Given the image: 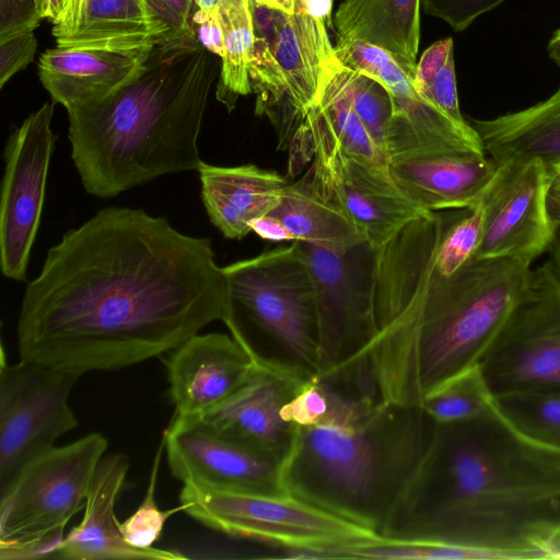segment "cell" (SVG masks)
<instances>
[{"label":"cell","mask_w":560,"mask_h":560,"mask_svg":"<svg viewBox=\"0 0 560 560\" xmlns=\"http://www.w3.org/2000/svg\"><path fill=\"white\" fill-rule=\"evenodd\" d=\"M215 320L235 318L211 241L109 207L47 252L22 299L18 350L82 376L173 351Z\"/></svg>","instance_id":"cell-1"},{"label":"cell","mask_w":560,"mask_h":560,"mask_svg":"<svg viewBox=\"0 0 560 560\" xmlns=\"http://www.w3.org/2000/svg\"><path fill=\"white\" fill-rule=\"evenodd\" d=\"M443 211L421 215L376 250L375 332L334 373L365 371L378 400L420 408L448 380L478 365L527 294L532 265L472 259L452 275L434 262Z\"/></svg>","instance_id":"cell-2"},{"label":"cell","mask_w":560,"mask_h":560,"mask_svg":"<svg viewBox=\"0 0 560 560\" xmlns=\"http://www.w3.org/2000/svg\"><path fill=\"white\" fill-rule=\"evenodd\" d=\"M559 530L560 452L521 433L493 401L471 419L433 422L380 536L548 559Z\"/></svg>","instance_id":"cell-3"},{"label":"cell","mask_w":560,"mask_h":560,"mask_svg":"<svg viewBox=\"0 0 560 560\" xmlns=\"http://www.w3.org/2000/svg\"><path fill=\"white\" fill-rule=\"evenodd\" d=\"M212 55L196 34L164 37L119 90L67 109L71 159L89 194L110 198L164 174L198 171Z\"/></svg>","instance_id":"cell-4"},{"label":"cell","mask_w":560,"mask_h":560,"mask_svg":"<svg viewBox=\"0 0 560 560\" xmlns=\"http://www.w3.org/2000/svg\"><path fill=\"white\" fill-rule=\"evenodd\" d=\"M330 385L328 413L294 429L283 462L285 488L293 498L380 535L433 421L421 408Z\"/></svg>","instance_id":"cell-5"},{"label":"cell","mask_w":560,"mask_h":560,"mask_svg":"<svg viewBox=\"0 0 560 560\" xmlns=\"http://www.w3.org/2000/svg\"><path fill=\"white\" fill-rule=\"evenodd\" d=\"M179 505L205 526L271 547L281 559H332L336 547L380 537L292 495L185 482Z\"/></svg>","instance_id":"cell-6"},{"label":"cell","mask_w":560,"mask_h":560,"mask_svg":"<svg viewBox=\"0 0 560 560\" xmlns=\"http://www.w3.org/2000/svg\"><path fill=\"white\" fill-rule=\"evenodd\" d=\"M234 315L272 337L292 362L315 372L314 285L295 242L222 267Z\"/></svg>","instance_id":"cell-7"},{"label":"cell","mask_w":560,"mask_h":560,"mask_svg":"<svg viewBox=\"0 0 560 560\" xmlns=\"http://www.w3.org/2000/svg\"><path fill=\"white\" fill-rule=\"evenodd\" d=\"M107 440L92 432L27 463L0 494V547L61 537L84 509Z\"/></svg>","instance_id":"cell-8"},{"label":"cell","mask_w":560,"mask_h":560,"mask_svg":"<svg viewBox=\"0 0 560 560\" xmlns=\"http://www.w3.org/2000/svg\"><path fill=\"white\" fill-rule=\"evenodd\" d=\"M478 366L493 396L560 394V275L547 259Z\"/></svg>","instance_id":"cell-9"},{"label":"cell","mask_w":560,"mask_h":560,"mask_svg":"<svg viewBox=\"0 0 560 560\" xmlns=\"http://www.w3.org/2000/svg\"><path fill=\"white\" fill-rule=\"evenodd\" d=\"M308 267L316 311V376L328 377L375 332L376 250L362 242L338 252L295 242Z\"/></svg>","instance_id":"cell-10"},{"label":"cell","mask_w":560,"mask_h":560,"mask_svg":"<svg viewBox=\"0 0 560 560\" xmlns=\"http://www.w3.org/2000/svg\"><path fill=\"white\" fill-rule=\"evenodd\" d=\"M81 376L20 359L0 369V494L23 467L55 446L78 420L69 405Z\"/></svg>","instance_id":"cell-11"},{"label":"cell","mask_w":560,"mask_h":560,"mask_svg":"<svg viewBox=\"0 0 560 560\" xmlns=\"http://www.w3.org/2000/svg\"><path fill=\"white\" fill-rule=\"evenodd\" d=\"M295 136L311 144L308 170L320 194L348 215L373 247H381L407 223L430 212L411 202L390 175L349 155L317 106L307 113Z\"/></svg>","instance_id":"cell-12"},{"label":"cell","mask_w":560,"mask_h":560,"mask_svg":"<svg viewBox=\"0 0 560 560\" xmlns=\"http://www.w3.org/2000/svg\"><path fill=\"white\" fill-rule=\"evenodd\" d=\"M54 104L46 102L7 141L0 201V265L4 277L24 281L40 222L56 136Z\"/></svg>","instance_id":"cell-13"},{"label":"cell","mask_w":560,"mask_h":560,"mask_svg":"<svg viewBox=\"0 0 560 560\" xmlns=\"http://www.w3.org/2000/svg\"><path fill=\"white\" fill-rule=\"evenodd\" d=\"M335 54L343 67L382 82L392 96L394 116L386 140L388 162L430 153L487 154L475 129L458 126L427 102L385 49L360 39H338Z\"/></svg>","instance_id":"cell-14"},{"label":"cell","mask_w":560,"mask_h":560,"mask_svg":"<svg viewBox=\"0 0 560 560\" xmlns=\"http://www.w3.org/2000/svg\"><path fill=\"white\" fill-rule=\"evenodd\" d=\"M552 180L538 159L500 163L483 194V235L474 259L514 258L532 265L548 252L560 230L547 206Z\"/></svg>","instance_id":"cell-15"},{"label":"cell","mask_w":560,"mask_h":560,"mask_svg":"<svg viewBox=\"0 0 560 560\" xmlns=\"http://www.w3.org/2000/svg\"><path fill=\"white\" fill-rule=\"evenodd\" d=\"M313 374L294 362L258 353L246 382L201 419L223 436L284 462L295 427L282 419L281 410Z\"/></svg>","instance_id":"cell-16"},{"label":"cell","mask_w":560,"mask_h":560,"mask_svg":"<svg viewBox=\"0 0 560 560\" xmlns=\"http://www.w3.org/2000/svg\"><path fill=\"white\" fill-rule=\"evenodd\" d=\"M163 440L172 475L183 483L290 495L283 462L223 436L202 419L174 417Z\"/></svg>","instance_id":"cell-17"},{"label":"cell","mask_w":560,"mask_h":560,"mask_svg":"<svg viewBox=\"0 0 560 560\" xmlns=\"http://www.w3.org/2000/svg\"><path fill=\"white\" fill-rule=\"evenodd\" d=\"M229 329L232 336L198 332L172 351L165 365L175 418H203L248 378L258 352L237 323Z\"/></svg>","instance_id":"cell-18"},{"label":"cell","mask_w":560,"mask_h":560,"mask_svg":"<svg viewBox=\"0 0 560 560\" xmlns=\"http://www.w3.org/2000/svg\"><path fill=\"white\" fill-rule=\"evenodd\" d=\"M500 164L488 154L430 153L388 162L399 190L424 211L465 209L477 202Z\"/></svg>","instance_id":"cell-19"},{"label":"cell","mask_w":560,"mask_h":560,"mask_svg":"<svg viewBox=\"0 0 560 560\" xmlns=\"http://www.w3.org/2000/svg\"><path fill=\"white\" fill-rule=\"evenodd\" d=\"M57 47L132 51L167 30L148 0H69L51 31Z\"/></svg>","instance_id":"cell-20"},{"label":"cell","mask_w":560,"mask_h":560,"mask_svg":"<svg viewBox=\"0 0 560 560\" xmlns=\"http://www.w3.org/2000/svg\"><path fill=\"white\" fill-rule=\"evenodd\" d=\"M129 469L124 454H109L98 463L81 522L66 535L55 558L68 560L161 559L185 556L164 549H137L128 545L115 515V503Z\"/></svg>","instance_id":"cell-21"},{"label":"cell","mask_w":560,"mask_h":560,"mask_svg":"<svg viewBox=\"0 0 560 560\" xmlns=\"http://www.w3.org/2000/svg\"><path fill=\"white\" fill-rule=\"evenodd\" d=\"M151 47L119 51L56 46L40 55L39 80L55 103L70 109L104 98L132 80Z\"/></svg>","instance_id":"cell-22"},{"label":"cell","mask_w":560,"mask_h":560,"mask_svg":"<svg viewBox=\"0 0 560 560\" xmlns=\"http://www.w3.org/2000/svg\"><path fill=\"white\" fill-rule=\"evenodd\" d=\"M201 198L211 223L228 238L252 232V220L268 214L283 195L288 180L254 164L223 167L201 162Z\"/></svg>","instance_id":"cell-23"},{"label":"cell","mask_w":560,"mask_h":560,"mask_svg":"<svg viewBox=\"0 0 560 560\" xmlns=\"http://www.w3.org/2000/svg\"><path fill=\"white\" fill-rule=\"evenodd\" d=\"M325 21L302 11L284 13L273 55L284 75L293 122H303L317 105L327 74L337 61Z\"/></svg>","instance_id":"cell-24"},{"label":"cell","mask_w":560,"mask_h":560,"mask_svg":"<svg viewBox=\"0 0 560 560\" xmlns=\"http://www.w3.org/2000/svg\"><path fill=\"white\" fill-rule=\"evenodd\" d=\"M485 152L499 164L540 160L555 176L560 172V85L548 98L492 119L467 120Z\"/></svg>","instance_id":"cell-25"},{"label":"cell","mask_w":560,"mask_h":560,"mask_svg":"<svg viewBox=\"0 0 560 560\" xmlns=\"http://www.w3.org/2000/svg\"><path fill=\"white\" fill-rule=\"evenodd\" d=\"M421 0H343L334 15L338 39H360L388 51L415 78Z\"/></svg>","instance_id":"cell-26"},{"label":"cell","mask_w":560,"mask_h":560,"mask_svg":"<svg viewBox=\"0 0 560 560\" xmlns=\"http://www.w3.org/2000/svg\"><path fill=\"white\" fill-rule=\"evenodd\" d=\"M268 214L282 222L294 242L338 252L366 242L348 215L320 194L310 170L288 184L279 205Z\"/></svg>","instance_id":"cell-27"},{"label":"cell","mask_w":560,"mask_h":560,"mask_svg":"<svg viewBox=\"0 0 560 560\" xmlns=\"http://www.w3.org/2000/svg\"><path fill=\"white\" fill-rule=\"evenodd\" d=\"M217 11L224 43L217 98L232 110L240 96L252 93L249 67L255 34L250 0H220Z\"/></svg>","instance_id":"cell-28"},{"label":"cell","mask_w":560,"mask_h":560,"mask_svg":"<svg viewBox=\"0 0 560 560\" xmlns=\"http://www.w3.org/2000/svg\"><path fill=\"white\" fill-rule=\"evenodd\" d=\"M316 106L349 155L364 166L390 175L386 156L329 73Z\"/></svg>","instance_id":"cell-29"},{"label":"cell","mask_w":560,"mask_h":560,"mask_svg":"<svg viewBox=\"0 0 560 560\" xmlns=\"http://www.w3.org/2000/svg\"><path fill=\"white\" fill-rule=\"evenodd\" d=\"M329 75L386 156L387 133L394 116L392 96L386 86L370 75L343 67L338 59Z\"/></svg>","instance_id":"cell-30"},{"label":"cell","mask_w":560,"mask_h":560,"mask_svg":"<svg viewBox=\"0 0 560 560\" xmlns=\"http://www.w3.org/2000/svg\"><path fill=\"white\" fill-rule=\"evenodd\" d=\"M412 83L430 104L463 128L470 125L459 109L454 45L451 37L433 43L417 62Z\"/></svg>","instance_id":"cell-31"},{"label":"cell","mask_w":560,"mask_h":560,"mask_svg":"<svg viewBox=\"0 0 560 560\" xmlns=\"http://www.w3.org/2000/svg\"><path fill=\"white\" fill-rule=\"evenodd\" d=\"M494 401L478 365L448 380L430 393L420 408L435 423L471 419Z\"/></svg>","instance_id":"cell-32"},{"label":"cell","mask_w":560,"mask_h":560,"mask_svg":"<svg viewBox=\"0 0 560 560\" xmlns=\"http://www.w3.org/2000/svg\"><path fill=\"white\" fill-rule=\"evenodd\" d=\"M485 217L483 195L468 208L443 211V225L434 258L441 273L452 275L475 258L482 241Z\"/></svg>","instance_id":"cell-33"},{"label":"cell","mask_w":560,"mask_h":560,"mask_svg":"<svg viewBox=\"0 0 560 560\" xmlns=\"http://www.w3.org/2000/svg\"><path fill=\"white\" fill-rule=\"evenodd\" d=\"M494 404L521 433L560 452V394H514L494 398Z\"/></svg>","instance_id":"cell-34"},{"label":"cell","mask_w":560,"mask_h":560,"mask_svg":"<svg viewBox=\"0 0 560 560\" xmlns=\"http://www.w3.org/2000/svg\"><path fill=\"white\" fill-rule=\"evenodd\" d=\"M164 447V440L162 438L154 456L145 495L138 509L122 523H119L120 532L126 542L137 549L153 548L152 545L160 538L166 521L174 513L182 511L180 505L176 509L162 511L154 499L159 467Z\"/></svg>","instance_id":"cell-35"},{"label":"cell","mask_w":560,"mask_h":560,"mask_svg":"<svg viewBox=\"0 0 560 560\" xmlns=\"http://www.w3.org/2000/svg\"><path fill=\"white\" fill-rule=\"evenodd\" d=\"M504 0H421V9L445 21L453 30L467 28L481 14L494 9Z\"/></svg>","instance_id":"cell-36"},{"label":"cell","mask_w":560,"mask_h":560,"mask_svg":"<svg viewBox=\"0 0 560 560\" xmlns=\"http://www.w3.org/2000/svg\"><path fill=\"white\" fill-rule=\"evenodd\" d=\"M37 39L26 30L0 39V88L34 59Z\"/></svg>","instance_id":"cell-37"},{"label":"cell","mask_w":560,"mask_h":560,"mask_svg":"<svg viewBox=\"0 0 560 560\" xmlns=\"http://www.w3.org/2000/svg\"><path fill=\"white\" fill-rule=\"evenodd\" d=\"M40 16L35 0H0V39L38 26Z\"/></svg>","instance_id":"cell-38"},{"label":"cell","mask_w":560,"mask_h":560,"mask_svg":"<svg viewBox=\"0 0 560 560\" xmlns=\"http://www.w3.org/2000/svg\"><path fill=\"white\" fill-rule=\"evenodd\" d=\"M152 10L167 30L166 37L195 34L191 26L195 0H148Z\"/></svg>","instance_id":"cell-39"},{"label":"cell","mask_w":560,"mask_h":560,"mask_svg":"<svg viewBox=\"0 0 560 560\" xmlns=\"http://www.w3.org/2000/svg\"><path fill=\"white\" fill-rule=\"evenodd\" d=\"M191 26L198 42L211 54L223 57V31L218 11L208 12L200 9L194 11Z\"/></svg>","instance_id":"cell-40"},{"label":"cell","mask_w":560,"mask_h":560,"mask_svg":"<svg viewBox=\"0 0 560 560\" xmlns=\"http://www.w3.org/2000/svg\"><path fill=\"white\" fill-rule=\"evenodd\" d=\"M249 226L252 232H255L264 240L271 242H294L293 236L282 222L271 214H265L252 220Z\"/></svg>","instance_id":"cell-41"},{"label":"cell","mask_w":560,"mask_h":560,"mask_svg":"<svg viewBox=\"0 0 560 560\" xmlns=\"http://www.w3.org/2000/svg\"><path fill=\"white\" fill-rule=\"evenodd\" d=\"M331 10L332 0H298L295 4V11H302L320 19L325 21L329 27L332 26Z\"/></svg>","instance_id":"cell-42"},{"label":"cell","mask_w":560,"mask_h":560,"mask_svg":"<svg viewBox=\"0 0 560 560\" xmlns=\"http://www.w3.org/2000/svg\"><path fill=\"white\" fill-rule=\"evenodd\" d=\"M69 0H35L38 12L43 19L55 24L63 13Z\"/></svg>","instance_id":"cell-43"},{"label":"cell","mask_w":560,"mask_h":560,"mask_svg":"<svg viewBox=\"0 0 560 560\" xmlns=\"http://www.w3.org/2000/svg\"><path fill=\"white\" fill-rule=\"evenodd\" d=\"M547 206L551 220L560 229V183L556 180L550 186Z\"/></svg>","instance_id":"cell-44"},{"label":"cell","mask_w":560,"mask_h":560,"mask_svg":"<svg viewBox=\"0 0 560 560\" xmlns=\"http://www.w3.org/2000/svg\"><path fill=\"white\" fill-rule=\"evenodd\" d=\"M272 9L280 10L287 14H293L298 0H255Z\"/></svg>","instance_id":"cell-45"},{"label":"cell","mask_w":560,"mask_h":560,"mask_svg":"<svg viewBox=\"0 0 560 560\" xmlns=\"http://www.w3.org/2000/svg\"><path fill=\"white\" fill-rule=\"evenodd\" d=\"M547 51L550 59L560 68V27L553 32L548 43Z\"/></svg>","instance_id":"cell-46"},{"label":"cell","mask_w":560,"mask_h":560,"mask_svg":"<svg viewBox=\"0 0 560 560\" xmlns=\"http://www.w3.org/2000/svg\"><path fill=\"white\" fill-rule=\"evenodd\" d=\"M548 253H549L548 259L551 261L555 269L560 275V230L556 236L553 244L551 245L550 249L548 250Z\"/></svg>","instance_id":"cell-47"},{"label":"cell","mask_w":560,"mask_h":560,"mask_svg":"<svg viewBox=\"0 0 560 560\" xmlns=\"http://www.w3.org/2000/svg\"><path fill=\"white\" fill-rule=\"evenodd\" d=\"M219 3L220 0H195L197 9L208 12H215Z\"/></svg>","instance_id":"cell-48"},{"label":"cell","mask_w":560,"mask_h":560,"mask_svg":"<svg viewBox=\"0 0 560 560\" xmlns=\"http://www.w3.org/2000/svg\"><path fill=\"white\" fill-rule=\"evenodd\" d=\"M552 556H553V559L560 558V530L558 532V534L553 540V544H552Z\"/></svg>","instance_id":"cell-49"},{"label":"cell","mask_w":560,"mask_h":560,"mask_svg":"<svg viewBox=\"0 0 560 560\" xmlns=\"http://www.w3.org/2000/svg\"><path fill=\"white\" fill-rule=\"evenodd\" d=\"M553 180L560 183V172L555 176Z\"/></svg>","instance_id":"cell-50"}]
</instances>
